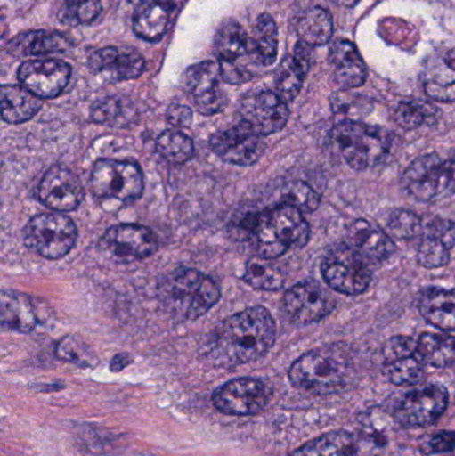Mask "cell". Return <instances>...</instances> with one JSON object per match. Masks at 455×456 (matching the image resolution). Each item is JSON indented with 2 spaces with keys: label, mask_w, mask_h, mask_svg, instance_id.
Wrapping results in <instances>:
<instances>
[{
  "label": "cell",
  "mask_w": 455,
  "mask_h": 456,
  "mask_svg": "<svg viewBox=\"0 0 455 456\" xmlns=\"http://www.w3.org/2000/svg\"><path fill=\"white\" fill-rule=\"evenodd\" d=\"M229 231L237 240L251 244L256 255L278 259L291 248H302L310 238L304 213L280 203L266 210H243L234 216Z\"/></svg>",
  "instance_id": "1"
},
{
  "label": "cell",
  "mask_w": 455,
  "mask_h": 456,
  "mask_svg": "<svg viewBox=\"0 0 455 456\" xmlns=\"http://www.w3.org/2000/svg\"><path fill=\"white\" fill-rule=\"evenodd\" d=\"M277 337L272 314L250 307L224 319L211 337L210 354L222 366L258 361L269 353Z\"/></svg>",
  "instance_id": "2"
},
{
  "label": "cell",
  "mask_w": 455,
  "mask_h": 456,
  "mask_svg": "<svg viewBox=\"0 0 455 456\" xmlns=\"http://www.w3.org/2000/svg\"><path fill=\"white\" fill-rule=\"evenodd\" d=\"M158 297L163 310L176 321H195L218 303L221 289L210 276L182 268L160 281Z\"/></svg>",
  "instance_id": "3"
},
{
  "label": "cell",
  "mask_w": 455,
  "mask_h": 456,
  "mask_svg": "<svg viewBox=\"0 0 455 456\" xmlns=\"http://www.w3.org/2000/svg\"><path fill=\"white\" fill-rule=\"evenodd\" d=\"M352 370V358L347 348L331 345L315 348L297 359L288 371V378L299 390L331 394L346 385Z\"/></svg>",
  "instance_id": "4"
},
{
  "label": "cell",
  "mask_w": 455,
  "mask_h": 456,
  "mask_svg": "<svg viewBox=\"0 0 455 456\" xmlns=\"http://www.w3.org/2000/svg\"><path fill=\"white\" fill-rule=\"evenodd\" d=\"M331 141L342 159L358 171L378 165L392 147L389 131L355 120L338 123Z\"/></svg>",
  "instance_id": "5"
},
{
  "label": "cell",
  "mask_w": 455,
  "mask_h": 456,
  "mask_svg": "<svg viewBox=\"0 0 455 456\" xmlns=\"http://www.w3.org/2000/svg\"><path fill=\"white\" fill-rule=\"evenodd\" d=\"M214 50L224 82L243 85L253 79V67L256 63L251 53L250 37L242 26L234 21L223 24L216 32Z\"/></svg>",
  "instance_id": "6"
},
{
  "label": "cell",
  "mask_w": 455,
  "mask_h": 456,
  "mask_svg": "<svg viewBox=\"0 0 455 456\" xmlns=\"http://www.w3.org/2000/svg\"><path fill=\"white\" fill-rule=\"evenodd\" d=\"M402 186L418 202H430L455 191V162L435 154L422 155L403 174Z\"/></svg>",
  "instance_id": "7"
},
{
  "label": "cell",
  "mask_w": 455,
  "mask_h": 456,
  "mask_svg": "<svg viewBox=\"0 0 455 456\" xmlns=\"http://www.w3.org/2000/svg\"><path fill=\"white\" fill-rule=\"evenodd\" d=\"M77 230L74 222L61 213L34 216L24 230V241L31 251L45 259L66 256L77 243Z\"/></svg>",
  "instance_id": "8"
},
{
  "label": "cell",
  "mask_w": 455,
  "mask_h": 456,
  "mask_svg": "<svg viewBox=\"0 0 455 456\" xmlns=\"http://www.w3.org/2000/svg\"><path fill=\"white\" fill-rule=\"evenodd\" d=\"M90 183L93 195L101 200L130 203L143 192V173L135 163L101 159L93 165Z\"/></svg>",
  "instance_id": "9"
},
{
  "label": "cell",
  "mask_w": 455,
  "mask_h": 456,
  "mask_svg": "<svg viewBox=\"0 0 455 456\" xmlns=\"http://www.w3.org/2000/svg\"><path fill=\"white\" fill-rule=\"evenodd\" d=\"M321 271L326 284L341 294H363L370 286L371 273L368 260L349 244L330 249L323 257Z\"/></svg>",
  "instance_id": "10"
},
{
  "label": "cell",
  "mask_w": 455,
  "mask_h": 456,
  "mask_svg": "<svg viewBox=\"0 0 455 456\" xmlns=\"http://www.w3.org/2000/svg\"><path fill=\"white\" fill-rule=\"evenodd\" d=\"M272 398V388L256 378L230 380L214 393L213 403L218 411L235 417H251L266 409Z\"/></svg>",
  "instance_id": "11"
},
{
  "label": "cell",
  "mask_w": 455,
  "mask_h": 456,
  "mask_svg": "<svg viewBox=\"0 0 455 456\" xmlns=\"http://www.w3.org/2000/svg\"><path fill=\"white\" fill-rule=\"evenodd\" d=\"M334 308L333 295L314 281H301L283 295V313L296 326L317 323L330 315Z\"/></svg>",
  "instance_id": "12"
},
{
  "label": "cell",
  "mask_w": 455,
  "mask_h": 456,
  "mask_svg": "<svg viewBox=\"0 0 455 456\" xmlns=\"http://www.w3.org/2000/svg\"><path fill=\"white\" fill-rule=\"evenodd\" d=\"M159 247L157 235L141 224H118L99 240V249L118 263H130L151 256Z\"/></svg>",
  "instance_id": "13"
},
{
  "label": "cell",
  "mask_w": 455,
  "mask_h": 456,
  "mask_svg": "<svg viewBox=\"0 0 455 456\" xmlns=\"http://www.w3.org/2000/svg\"><path fill=\"white\" fill-rule=\"evenodd\" d=\"M449 394L440 385L411 391L395 407V423L403 428H425L437 422L448 409Z\"/></svg>",
  "instance_id": "14"
},
{
  "label": "cell",
  "mask_w": 455,
  "mask_h": 456,
  "mask_svg": "<svg viewBox=\"0 0 455 456\" xmlns=\"http://www.w3.org/2000/svg\"><path fill=\"white\" fill-rule=\"evenodd\" d=\"M240 114L242 122L261 136L280 133L290 117L288 103L272 91L245 96L240 102Z\"/></svg>",
  "instance_id": "15"
},
{
  "label": "cell",
  "mask_w": 455,
  "mask_h": 456,
  "mask_svg": "<svg viewBox=\"0 0 455 456\" xmlns=\"http://www.w3.org/2000/svg\"><path fill=\"white\" fill-rule=\"evenodd\" d=\"M210 147L222 160L235 166H251L264 155V136L254 133L246 123L219 131L211 138Z\"/></svg>",
  "instance_id": "16"
},
{
  "label": "cell",
  "mask_w": 455,
  "mask_h": 456,
  "mask_svg": "<svg viewBox=\"0 0 455 456\" xmlns=\"http://www.w3.org/2000/svg\"><path fill=\"white\" fill-rule=\"evenodd\" d=\"M219 66L210 61L194 64L184 74V87L200 114H218L226 106V94L219 85Z\"/></svg>",
  "instance_id": "17"
},
{
  "label": "cell",
  "mask_w": 455,
  "mask_h": 456,
  "mask_svg": "<svg viewBox=\"0 0 455 456\" xmlns=\"http://www.w3.org/2000/svg\"><path fill=\"white\" fill-rule=\"evenodd\" d=\"M40 202L56 213L77 210L85 198L82 182L69 168L53 166L39 184Z\"/></svg>",
  "instance_id": "18"
},
{
  "label": "cell",
  "mask_w": 455,
  "mask_h": 456,
  "mask_svg": "<svg viewBox=\"0 0 455 456\" xmlns=\"http://www.w3.org/2000/svg\"><path fill=\"white\" fill-rule=\"evenodd\" d=\"M71 77V67L61 61H29L19 67L18 79L23 87L40 99L56 98Z\"/></svg>",
  "instance_id": "19"
},
{
  "label": "cell",
  "mask_w": 455,
  "mask_h": 456,
  "mask_svg": "<svg viewBox=\"0 0 455 456\" xmlns=\"http://www.w3.org/2000/svg\"><path fill=\"white\" fill-rule=\"evenodd\" d=\"M88 67L107 82H123L141 77L146 69V61L136 51L104 47L91 53Z\"/></svg>",
  "instance_id": "20"
},
{
  "label": "cell",
  "mask_w": 455,
  "mask_h": 456,
  "mask_svg": "<svg viewBox=\"0 0 455 456\" xmlns=\"http://www.w3.org/2000/svg\"><path fill=\"white\" fill-rule=\"evenodd\" d=\"M347 244L368 262H382L395 252L392 236L366 219H358L349 227Z\"/></svg>",
  "instance_id": "21"
},
{
  "label": "cell",
  "mask_w": 455,
  "mask_h": 456,
  "mask_svg": "<svg viewBox=\"0 0 455 456\" xmlns=\"http://www.w3.org/2000/svg\"><path fill=\"white\" fill-rule=\"evenodd\" d=\"M334 79L345 90L358 88L368 79V66L357 45L347 39H337L329 51Z\"/></svg>",
  "instance_id": "22"
},
{
  "label": "cell",
  "mask_w": 455,
  "mask_h": 456,
  "mask_svg": "<svg viewBox=\"0 0 455 456\" xmlns=\"http://www.w3.org/2000/svg\"><path fill=\"white\" fill-rule=\"evenodd\" d=\"M312 64L310 45L299 40L293 55L285 58L278 69L275 86L277 94L286 102H293L301 93L302 86L306 79L307 72Z\"/></svg>",
  "instance_id": "23"
},
{
  "label": "cell",
  "mask_w": 455,
  "mask_h": 456,
  "mask_svg": "<svg viewBox=\"0 0 455 456\" xmlns=\"http://www.w3.org/2000/svg\"><path fill=\"white\" fill-rule=\"evenodd\" d=\"M72 47L69 37L61 32L28 31L16 35L8 43V53L13 56H39L61 53Z\"/></svg>",
  "instance_id": "24"
},
{
  "label": "cell",
  "mask_w": 455,
  "mask_h": 456,
  "mask_svg": "<svg viewBox=\"0 0 455 456\" xmlns=\"http://www.w3.org/2000/svg\"><path fill=\"white\" fill-rule=\"evenodd\" d=\"M418 308L427 323L443 331H455V289H427L419 297Z\"/></svg>",
  "instance_id": "25"
},
{
  "label": "cell",
  "mask_w": 455,
  "mask_h": 456,
  "mask_svg": "<svg viewBox=\"0 0 455 456\" xmlns=\"http://www.w3.org/2000/svg\"><path fill=\"white\" fill-rule=\"evenodd\" d=\"M3 329L28 334L37 327V318L31 299L20 292L4 289L0 297Z\"/></svg>",
  "instance_id": "26"
},
{
  "label": "cell",
  "mask_w": 455,
  "mask_h": 456,
  "mask_svg": "<svg viewBox=\"0 0 455 456\" xmlns=\"http://www.w3.org/2000/svg\"><path fill=\"white\" fill-rule=\"evenodd\" d=\"M173 3H143L136 5L133 16L135 34L142 39L155 42L167 31Z\"/></svg>",
  "instance_id": "27"
},
{
  "label": "cell",
  "mask_w": 455,
  "mask_h": 456,
  "mask_svg": "<svg viewBox=\"0 0 455 456\" xmlns=\"http://www.w3.org/2000/svg\"><path fill=\"white\" fill-rule=\"evenodd\" d=\"M42 106V99L23 86L5 85L2 87V118L10 125L32 119Z\"/></svg>",
  "instance_id": "28"
},
{
  "label": "cell",
  "mask_w": 455,
  "mask_h": 456,
  "mask_svg": "<svg viewBox=\"0 0 455 456\" xmlns=\"http://www.w3.org/2000/svg\"><path fill=\"white\" fill-rule=\"evenodd\" d=\"M290 456H358L357 438L346 431H333L307 442Z\"/></svg>",
  "instance_id": "29"
},
{
  "label": "cell",
  "mask_w": 455,
  "mask_h": 456,
  "mask_svg": "<svg viewBox=\"0 0 455 456\" xmlns=\"http://www.w3.org/2000/svg\"><path fill=\"white\" fill-rule=\"evenodd\" d=\"M417 358L424 364L446 369L455 364V338L446 334L421 335L417 340Z\"/></svg>",
  "instance_id": "30"
},
{
  "label": "cell",
  "mask_w": 455,
  "mask_h": 456,
  "mask_svg": "<svg viewBox=\"0 0 455 456\" xmlns=\"http://www.w3.org/2000/svg\"><path fill=\"white\" fill-rule=\"evenodd\" d=\"M297 34L299 40L306 43L310 47L326 45L333 37V16L325 8H310L299 18L297 23Z\"/></svg>",
  "instance_id": "31"
},
{
  "label": "cell",
  "mask_w": 455,
  "mask_h": 456,
  "mask_svg": "<svg viewBox=\"0 0 455 456\" xmlns=\"http://www.w3.org/2000/svg\"><path fill=\"white\" fill-rule=\"evenodd\" d=\"M251 39V53L256 66H272L277 61L278 29L274 19L269 13H262L256 19Z\"/></svg>",
  "instance_id": "32"
},
{
  "label": "cell",
  "mask_w": 455,
  "mask_h": 456,
  "mask_svg": "<svg viewBox=\"0 0 455 456\" xmlns=\"http://www.w3.org/2000/svg\"><path fill=\"white\" fill-rule=\"evenodd\" d=\"M246 283L261 291H278L285 284V271L275 262V259L256 256L246 263Z\"/></svg>",
  "instance_id": "33"
},
{
  "label": "cell",
  "mask_w": 455,
  "mask_h": 456,
  "mask_svg": "<svg viewBox=\"0 0 455 456\" xmlns=\"http://www.w3.org/2000/svg\"><path fill=\"white\" fill-rule=\"evenodd\" d=\"M425 93L433 101L455 102V66L453 61H435L424 74Z\"/></svg>",
  "instance_id": "34"
},
{
  "label": "cell",
  "mask_w": 455,
  "mask_h": 456,
  "mask_svg": "<svg viewBox=\"0 0 455 456\" xmlns=\"http://www.w3.org/2000/svg\"><path fill=\"white\" fill-rule=\"evenodd\" d=\"M91 119L110 127H127L136 118V110L127 99L109 96L95 102L91 107Z\"/></svg>",
  "instance_id": "35"
},
{
  "label": "cell",
  "mask_w": 455,
  "mask_h": 456,
  "mask_svg": "<svg viewBox=\"0 0 455 456\" xmlns=\"http://www.w3.org/2000/svg\"><path fill=\"white\" fill-rule=\"evenodd\" d=\"M392 442V423H387L384 417H368L362 426V433L357 438L358 454L365 452L370 456L381 455L382 450H386Z\"/></svg>",
  "instance_id": "36"
},
{
  "label": "cell",
  "mask_w": 455,
  "mask_h": 456,
  "mask_svg": "<svg viewBox=\"0 0 455 456\" xmlns=\"http://www.w3.org/2000/svg\"><path fill=\"white\" fill-rule=\"evenodd\" d=\"M157 152L173 165H183L194 157V143L186 134L179 131H165L157 139Z\"/></svg>",
  "instance_id": "37"
},
{
  "label": "cell",
  "mask_w": 455,
  "mask_h": 456,
  "mask_svg": "<svg viewBox=\"0 0 455 456\" xmlns=\"http://www.w3.org/2000/svg\"><path fill=\"white\" fill-rule=\"evenodd\" d=\"M101 11V0H64L58 18L67 26H82L95 20Z\"/></svg>",
  "instance_id": "38"
},
{
  "label": "cell",
  "mask_w": 455,
  "mask_h": 456,
  "mask_svg": "<svg viewBox=\"0 0 455 456\" xmlns=\"http://www.w3.org/2000/svg\"><path fill=\"white\" fill-rule=\"evenodd\" d=\"M385 374L393 385L414 386L427 378V370H425V364L417 356L416 358L410 356V358L387 363Z\"/></svg>",
  "instance_id": "39"
},
{
  "label": "cell",
  "mask_w": 455,
  "mask_h": 456,
  "mask_svg": "<svg viewBox=\"0 0 455 456\" xmlns=\"http://www.w3.org/2000/svg\"><path fill=\"white\" fill-rule=\"evenodd\" d=\"M451 249L443 239L424 231L417 257L419 265H424L425 268L443 267L451 259Z\"/></svg>",
  "instance_id": "40"
},
{
  "label": "cell",
  "mask_w": 455,
  "mask_h": 456,
  "mask_svg": "<svg viewBox=\"0 0 455 456\" xmlns=\"http://www.w3.org/2000/svg\"><path fill=\"white\" fill-rule=\"evenodd\" d=\"M280 203L293 206L301 213H313L321 203V197L312 186L305 182L296 181L286 184L280 197Z\"/></svg>",
  "instance_id": "41"
},
{
  "label": "cell",
  "mask_w": 455,
  "mask_h": 456,
  "mask_svg": "<svg viewBox=\"0 0 455 456\" xmlns=\"http://www.w3.org/2000/svg\"><path fill=\"white\" fill-rule=\"evenodd\" d=\"M435 111V107L430 106L429 103H425V102H402V103L398 104L397 110H395V122L405 130H416V128L425 125V122L430 117H433Z\"/></svg>",
  "instance_id": "42"
},
{
  "label": "cell",
  "mask_w": 455,
  "mask_h": 456,
  "mask_svg": "<svg viewBox=\"0 0 455 456\" xmlns=\"http://www.w3.org/2000/svg\"><path fill=\"white\" fill-rule=\"evenodd\" d=\"M56 355L61 361L77 364L80 367H91L98 363L91 348L77 337H66L56 346Z\"/></svg>",
  "instance_id": "43"
},
{
  "label": "cell",
  "mask_w": 455,
  "mask_h": 456,
  "mask_svg": "<svg viewBox=\"0 0 455 456\" xmlns=\"http://www.w3.org/2000/svg\"><path fill=\"white\" fill-rule=\"evenodd\" d=\"M387 230L392 238L408 240L422 235L424 226L421 218L413 211L395 210L387 221Z\"/></svg>",
  "instance_id": "44"
},
{
  "label": "cell",
  "mask_w": 455,
  "mask_h": 456,
  "mask_svg": "<svg viewBox=\"0 0 455 456\" xmlns=\"http://www.w3.org/2000/svg\"><path fill=\"white\" fill-rule=\"evenodd\" d=\"M417 353V340L413 338L398 335L387 340L384 346V356L387 363L400 361V359L410 358Z\"/></svg>",
  "instance_id": "45"
},
{
  "label": "cell",
  "mask_w": 455,
  "mask_h": 456,
  "mask_svg": "<svg viewBox=\"0 0 455 456\" xmlns=\"http://www.w3.org/2000/svg\"><path fill=\"white\" fill-rule=\"evenodd\" d=\"M424 231L443 239L451 248H453L455 246V224L453 222L449 221V219H435V221L427 224V228H424Z\"/></svg>",
  "instance_id": "46"
},
{
  "label": "cell",
  "mask_w": 455,
  "mask_h": 456,
  "mask_svg": "<svg viewBox=\"0 0 455 456\" xmlns=\"http://www.w3.org/2000/svg\"><path fill=\"white\" fill-rule=\"evenodd\" d=\"M166 119L174 127H187L192 122V111L190 107L183 104H173L168 107Z\"/></svg>",
  "instance_id": "47"
},
{
  "label": "cell",
  "mask_w": 455,
  "mask_h": 456,
  "mask_svg": "<svg viewBox=\"0 0 455 456\" xmlns=\"http://www.w3.org/2000/svg\"><path fill=\"white\" fill-rule=\"evenodd\" d=\"M430 452H448L455 449V431H441L435 434L429 441Z\"/></svg>",
  "instance_id": "48"
},
{
  "label": "cell",
  "mask_w": 455,
  "mask_h": 456,
  "mask_svg": "<svg viewBox=\"0 0 455 456\" xmlns=\"http://www.w3.org/2000/svg\"><path fill=\"white\" fill-rule=\"evenodd\" d=\"M131 363L130 355L127 354H119V355H115L114 359L111 361V370L112 371H122L125 367H127L128 364Z\"/></svg>",
  "instance_id": "49"
},
{
  "label": "cell",
  "mask_w": 455,
  "mask_h": 456,
  "mask_svg": "<svg viewBox=\"0 0 455 456\" xmlns=\"http://www.w3.org/2000/svg\"><path fill=\"white\" fill-rule=\"evenodd\" d=\"M128 2L133 3V4L139 5L143 4V3H173V0H128Z\"/></svg>",
  "instance_id": "50"
},
{
  "label": "cell",
  "mask_w": 455,
  "mask_h": 456,
  "mask_svg": "<svg viewBox=\"0 0 455 456\" xmlns=\"http://www.w3.org/2000/svg\"><path fill=\"white\" fill-rule=\"evenodd\" d=\"M333 2L338 3V4L347 5V7H353L357 4L360 0H333Z\"/></svg>",
  "instance_id": "51"
}]
</instances>
